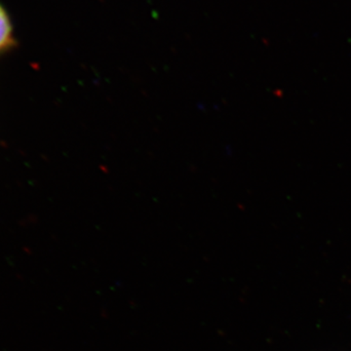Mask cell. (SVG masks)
Masks as SVG:
<instances>
[{
    "label": "cell",
    "instance_id": "1",
    "mask_svg": "<svg viewBox=\"0 0 351 351\" xmlns=\"http://www.w3.org/2000/svg\"><path fill=\"white\" fill-rule=\"evenodd\" d=\"M13 44L12 23L5 8L0 4V52L8 49Z\"/></svg>",
    "mask_w": 351,
    "mask_h": 351
}]
</instances>
